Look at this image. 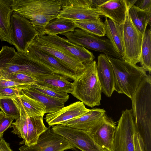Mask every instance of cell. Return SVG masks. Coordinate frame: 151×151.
I'll list each match as a JSON object with an SVG mask.
<instances>
[{
    "label": "cell",
    "mask_w": 151,
    "mask_h": 151,
    "mask_svg": "<svg viewBox=\"0 0 151 151\" xmlns=\"http://www.w3.org/2000/svg\"><path fill=\"white\" fill-rule=\"evenodd\" d=\"M141 67L151 73V30L146 29L143 35L139 62Z\"/></svg>",
    "instance_id": "29"
},
{
    "label": "cell",
    "mask_w": 151,
    "mask_h": 151,
    "mask_svg": "<svg viewBox=\"0 0 151 151\" xmlns=\"http://www.w3.org/2000/svg\"><path fill=\"white\" fill-rule=\"evenodd\" d=\"M72 20L77 28L99 37L105 35L104 23L100 18L91 20Z\"/></svg>",
    "instance_id": "27"
},
{
    "label": "cell",
    "mask_w": 151,
    "mask_h": 151,
    "mask_svg": "<svg viewBox=\"0 0 151 151\" xmlns=\"http://www.w3.org/2000/svg\"><path fill=\"white\" fill-rule=\"evenodd\" d=\"M18 98L28 116H44L45 114V106L40 102L20 93Z\"/></svg>",
    "instance_id": "28"
},
{
    "label": "cell",
    "mask_w": 151,
    "mask_h": 151,
    "mask_svg": "<svg viewBox=\"0 0 151 151\" xmlns=\"http://www.w3.org/2000/svg\"><path fill=\"white\" fill-rule=\"evenodd\" d=\"M61 10L57 17L71 20L95 19L101 16L92 8L91 0H60Z\"/></svg>",
    "instance_id": "9"
},
{
    "label": "cell",
    "mask_w": 151,
    "mask_h": 151,
    "mask_svg": "<svg viewBox=\"0 0 151 151\" xmlns=\"http://www.w3.org/2000/svg\"><path fill=\"white\" fill-rule=\"evenodd\" d=\"M137 0H126L127 4L128 9L135 4Z\"/></svg>",
    "instance_id": "40"
},
{
    "label": "cell",
    "mask_w": 151,
    "mask_h": 151,
    "mask_svg": "<svg viewBox=\"0 0 151 151\" xmlns=\"http://www.w3.org/2000/svg\"><path fill=\"white\" fill-rule=\"evenodd\" d=\"M25 55L31 60L68 80L74 81L77 76L60 60L31 45L28 48Z\"/></svg>",
    "instance_id": "12"
},
{
    "label": "cell",
    "mask_w": 151,
    "mask_h": 151,
    "mask_svg": "<svg viewBox=\"0 0 151 151\" xmlns=\"http://www.w3.org/2000/svg\"><path fill=\"white\" fill-rule=\"evenodd\" d=\"M77 28L71 20L56 18L50 21L46 25L43 35H57L73 32Z\"/></svg>",
    "instance_id": "24"
},
{
    "label": "cell",
    "mask_w": 151,
    "mask_h": 151,
    "mask_svg": "<svg viewBox=\"0 0 151 151\" xmlns=\"http://www.w3.org/2000/svg\"><path fill=\"white\" fill-rule=\"evenodd\" d=\"M97 59L96 72L101 91L106 96L110 97L114 91L113 69L107 55L100 54Z\"/></svg>",
    "instance_id": "16"
},
{
    "label": "cell",
    "mask_w": 151,
    "mask_h": 151,
    "mask_svg": "<svg viewBox=\"0 0 151 151\" xmlns=\"http://www.w3.org/2000/svg\"><path fill=\"white\" fill-rule=\"evenodd\" d=\"M43 116L27 115V136L24 144L28 146L35 144L39 136L48 129L44 124Z\"/></svg>",
    "instance_id": "23"
},
{
    "label": "cell",
    "mask_w": 151,
    "mask_h": 151,
    "mask_svg": "<svg viewBox=\"0 0 151 151\" xmlns=\"http://www.w3.org/2000/svg\"><path fill=\"white\" fill-rule=\"evenodd\" d=\"M30 85L18 83L9 80L0 79V88H12L19 91L29 87Z\"/></svg>",
    "instance_id": "35"
},
{
    "label": "cell",
    "mask_w": 151,
    "mask_h": 151,
    "mask_svg": "<svg viewBox=\"0 0 151 151\" xmlns=\"http://www.w3.org/2000/svg\"><path fill=\"white\" fill-rule=\"evenodd\" d=\"M29 87L38 92L58 99L65 103L68 101L69 98V95L66 92L36 83L31 84Z\"/></svg>",
    "instance_id": "30"
},
{
    "label": "cell",
    "mask_w": 151,
    "mask_h": 151,
    "mask_svg": "<svg viewBox=\"0 0 151 151\" xmlns=\"http://www.w3.org/2000/svg\"><path fill=\"white\" fill-rule=\"evenodd\" d=\"M136 132L132 109H126L122 111L116 126L112 151H135Z\"/></svg>",
    "instance_id": "6"
},
{
    "label": "cell",
    "mask_w": 151,
    "mask_h": 151,
    "mask_svg": "<svg viewBox=\"0 0 151 151\" xmlns=\"http://www.w3.org/2000/svg\"><path fill=\"white\" fill-rule=\"evenodd\" d=\"M107 0H91L92 8H96L106 2Z\"/></svg>",
    "instance_id": "39"
},
{
    "label": "cell",
    "mask_w": 151,
    "mask_h": 151,
    "mask_svg": "<svg viewBox=\"0 0 151 151\" xmlns=\"http://www.w3.org/2000/svg\"><path fill=\"white\" fill-rule=\"evenodd\" d=\"M11 40L19 54L26 52L39 33L27 19L13 12L11 19Z\"/></svg>",
    "instance_id": "5"
},
{
    "label": "cell",
    "mask_w": 151,
    "mask_h": 151,
    "mask_svg": "<svg viewBox=\"0 0 151 151\" xmlns=\"http://www.w3.org/2000/svg\"><path fill=\"white\" fill-rule=\"evenodd\" d=\"M18 109L19 116L14 122L12 123L10 127H12V132L22 138L20 143L24 144L27 138L28 133L27 115L20 103L18 97L12 99Z\"/></svg>",
    "instance_id": "25"
},
{
    "label": "cell",
    "mask_w": 151,
    "mask_h": 151,
    "mask_svg": "<svg viewBox=\"0 0 151 151\" xmlns=\"http://www.w3.org/2000/svg\"><path fill=\"white\" fill-rule=\"evenodd\" d=\"M84 104L80 101L72 103L45 116V121L50 127L62 124L63 123L78 117L89 111Z\"/></svg>",
    "instance_id": "15"
},
{
    "label": "cell",
    "mask_w": 151,
    "mask_h": 151,
    "mask_svg": "<svg viewBox=\"0 0 151 151\" xmlns=\"http://www.w3.org/2000/svg\"><path fill=\"white\" fill-rule=\"evenodd\" d=\"M13 12L28 20L43 35L48 22L57 17L61 8L60 0H13Z\"/></svg>",
    "instance_id": "2"
},
{
    "label": "cell",
    "mask_w": 151,
    "mask_h": 151,
    "mask_svg": "<svg viewBox=\"0 0 151 151\" xmlns=\"http://www.w3.org/2000/svg\"><path fill=\"white\" fill-rule=\"evenodd\" d=\"M43 39L56 45L73 56L84 64L90 63L95 57L93 53L85 47L77 45L69 42L67 39L58 35H38Z\"/></svg>",
    "instance_id": "14"
},
{
    "label": "cell",
    "mask_w": 151,
    "mask_h": 151,
    "mask_svg": "<svg viewBox=\"0 0 151 151\" xmlns=\"http://www.w3.org/2000/svg\"><path fill=\"white\" fill-rule=\"evenodd\" d=\"M116 126L106 114L100 121L86 131L94 141L108 151H112Z\"/></svg>",
    "instance_id": "13"
},
{
    "label": "cell",
    "mask_w": 151,
    "mask_h": 151,
    "mask_svg": "<svg viewBox=\"0 0 151 151\" xmlns=\"http://www.w3.org/2000/svg\"><path fill=\"white\" fill-rule=\"evenodd\" d=\"M35 83L70 93L73 88V83L63 76L55 73L38 76L35 77Z\"/></svg>",
    "instance_id": "20"
},
{
    "label": "cell",
    "mask_w": 151,
    "mask_h": 151,
    "mask_svg": "<svg viewBox=\"0 0 151 151\" xmlns=\"http://www.w3.org/2000/svg\"><path fill=\"white\" fill-rule=\"evenodd\" d=\"M61 35L65 36L69 42L77 45L122 59L108 39L100 38L77 28L73 32Z\"/></svg>",
    "instance_id": "7"
},
{
    "label": "cell",
    "mask_w": 151,
    "mask_h": 151,
    "mask_svg": "<svg viewBox=\"0 0 151 151\" xmlns=\"http://www.w3.org/2000/svg\"><path fill=\"white\" fill-rule=\"evenodd\" d=\"M122 25L124 49L122 59L129 63L136 65L139 62L143 35L133 24L128 12Z\"/></svg>",
    "instance_id": "8"
},
{
    "label": "cell",
    "mask_w": 151,
    "mask_h": 151,
    "mask_svg": "<svg viewBox=\"0 0 151 151\" xmlns=\"http://www.w3.org/2000/svg\"><path fill=\"white\" fill-rule=\"evenodd\" d=\"M107 55L114 71V91L131 99L141 81L147 75L146 71L141 66Z\"/></svg>",
    "instance_id": "4"
},
{
    "label": "cell",
    "mask_w": 151,
    "mask_h": 151,
    "mask_svg": "<svg viewBox=\"0 0 151 151\" xmlns=\"http://www.w3.org/2000/svg\"><path fill=\"white\" fill-rule=\"evenodd\" d=\"M0 151H12L9 144L3 138L0 140Z\"/></svg>",
    "instance_id": "38"
},
{
    "label": "cell",
    "mask_w": 151,
    "mask_h": 151,
    "mask_svg": "<svg viewBox=\"0 0 151 151\" xmlns=\"http://www.w3.org/2000/svg\"><path fill=\"white\" fill-rule=\"evenodd\" d=\"M19 90L12 88H0V99H14L19 97Z\"/></svg>",
    "instance_id": "34"
},
{
    "label": "cell",
    "mask_w": 151,
    "mask_h": 151,
    "mask_svg": "<svg viewBox=\"0 0 151 151\" xmlns=\"http://www.w3.org/2000/svg\"><path fill=\"white\" fill-rule=\"evenodd\" d=\"M0 109L6 115L15 120L19 116L18 109L11 99H0Z\"/></svg>",
    "instance_id": "32"
},
{
    "label": "cell",
    "mask_w": 151,
    "mask_h": 151,
    "mask_svg": "<svg viewBox=\"0 0 151 151\" xmlns=\"http://www.w3.org/2000/svg\"><path fill=\"white\" fill-rule=\"evenodd\" d=\"M14 119L6 115L1 111H0V140L3 138L5 131L10 127Z\"/></svg>",
    "instance_id": "33"
},
{
    "label": "cell",
    "mask_w": 151,
    "mask_h": 151,
    "mask_svg": "<svg viewBox=\"0 0 151 151\" xmlns=\"http://www.w3.org/2000/svg\"><path fill=\"white\" fill-rule=\"evenodd\" d=\"M0 79L9 80L29 85L35 83L36 81V78L34 76L19 73L0 72Z\"/></svg>",
    "instance_id": "31"
},
{
    "label": "cell",
    "mask_w": 151,
    "mask_h": 151,
    "mask_svg": "<svg viewBox=\"0 0 151 151\" xmlns=\"http://www.w3.org/2000/svg\"><path fill=\"white\" fill-rule=\"evenodd\" d=\"M134 5L142 10H151V0H137Z\"/></svg>",
    "instance_id": "36"
},
{
    "label": "cell",
    "mask_w": 151,
    "mask_h": 151,
    "mask_svg": "<svg viewBox=\"0 0 151 151\" xmlns=\"http://www.w3.org/2000/svg\"><path fill=\"white\" fill-rule=\"evenodd\" d=\"M20 151H64L75 148L63 137L54 133L50 127L39 137L37 143L25 144L19 148Z\"/></svg>",
    "instance_id": "10"
},
{
    "label": "cell",
    "mask_w": 151,
    "mask_h": 151,
    "mask_svg": "<svg viewBox=\"0 0 151 151\" xmlns=\"http://www.w3.org/2000/svg\"><path fill=\"white\" fill-rule=\"evenodd\" d=\"M134 144L135 151H145L142 140L137 132L134 138Z\"/></svg>",
    "instance_id": "37"
},
{
    "label": "cell",
    "mask_w": 151,
    "mask_h": 151,
    "mask_svg": "<svg viewBox=\"0 0 151 151\" xmlns=\"http://www.w3.org/2000/svg\"><path fill=\"white\" fill-rule=\"evenodd\" d=\"M106 115L104 109L93 108L81 116L63 123L71 128L87 131L101 120Z\"/></svg>",
    "instance_id": "18"
},
{
    "label": "cell",
    "mask_w": 151,
    "mask_h": 151,
    "mask_svg": "<svg viewBox=\"0 0 151 151\" xmlns=\"http://www.w3.org/2000/svg\"><path fill=\"white\" fill-rule=\"evenodd\" d=\"M128 12L133 24L143 35L147 25L150 27L151 10H142L134 5L128 9Z\"/></svg>",
    "instance_id": "26"
},
{
    "label": "cell",
    "mask_w": 151,
    "mask_h": 151,
    "mask_svg": "<svg viewBox=\"0 0 151 151\" xmlns=\"http://www.w3.org/2000/svg\"><path fill=\"white\" fill-rule=\"evenodd\" d=\"M137 132L142 139L145 151H151V78L148 74L141 81L131 99Z\"/></svg>",
    "instance_id": "1"
},
{
    "label": "cell",
    "mask_w": 151,
    "mask_h": 151,
    "mask_svg": "<svg viewBox=\"0 0 151 151\" xmlns=\"http://www.w3.org/2000/svg\"><path fill=\"white\" fill-rule=\"evenodd\" d=\"M19 93L42 103L45 106V113L54 112L64 106L65 102L38 92L29 87L21 90Z\"/></svg>",
    "instance_id": "22"
},
{
    "label": "cell",
    "mask_w": 151,
    "mask_h": 151,
    "mask_svg": "<svg viewBox=\"0 0 151 151\" xmlns=\"http://www.w3.org/2000/svg\"><path fill=\"white\" fill-rule=\"evenodd\" d=\"M104 22L105 35L108 37L114 48L122 57L124 55L122 28L119 24L105 17Z\"/></svg>",
    "instance_id": "21"
},
{
    "label": "cell",
    "mask_w": 151,
    "mask_h": 151,
    "mask_svg": "<svg viewBox=\"0 0 151 151\" xmlns=\"http://www.w3.org/2000/svg\"><path fill=\"white\" fill-rule=\"evenodd\" d=\"M13 0H0V40L12 45L11 19Z\"/></svg>",
    "instance_id": "19"
},
{
    "label": "cell",
    "mask_w": 151,
    "mask_h": 151,
    "mask_svg": "<svg viewBox=\"0 0 151 151\" xmlns=\"http://www.w3.org/2000/svg\"><path fill=\"white\" fill-rule=\"evenodd\" d=\"M57 58L77 76L84 70L85 65L75 57L70 55L60 48L43 39L38 35L31 45Z\"/></svg>",
    "instance_id": "11"
},
{
    "label": "cell",
    "mask_w": 151,
    "mask_h": 151,
    "mask_svg": "<svg viewBox=\"0 0 151 151\" xmlns=\"http://www.w3.org/2000/svg\"><path fill=\"white\" fill-rule=\"evenodd\" d=\"M96 8L101 16L120 25L124 22L129 9L126 0H107Z\"/></svg>",
    "instance_id": "17"
},
{
    "label": "cell",
    "mask_w": 151,
    "mask_h": 151,
    "mask_svg": "<svg viewBox=\"0 0 151 151\" xmlns=\"http://www.w3.org/2000/svg\"><path fill=\"white\" fill-rule=\"evenodd\" d=\"M84 69L73 82L71 94L88 106L100 105L101 90L96 72L95 61L85 64Z\"/></svg>",
    "instance_id": "3"
}]
</instances>
